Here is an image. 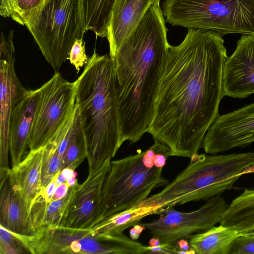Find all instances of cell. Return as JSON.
Returning <instances> with one entry per match:
<instances>
[{
	"instance_id": "obj_1",
	"label": "cell",
	"mask_w": 254,
	"mask_h": 254,
	"mask_svg": "<svg viewBox=\"0 0 254 254\" xmlns=\"http://www.w3.org/2000/svg\"><path fill=\"white\" fill-rule=\"evenodd\" d=\"M224 44L217 32L188 29L181 44L169 46L147 132L169 148L170 156L198 153L219 115Z\"/></svg>"
},
{
	"instance_id": "obj_2",
	"label": "cell",
	"mask_w": 254,
	"mask_h": 254,
	"mask_svg": "<svg viewBox=\"0 0 254 254\" xmlns=\"http://www.w3.org/2000/svg\"><path fill=\"white\" fill-rule=\"evenodd\" d=\"M160 3L150 6L112 59L123 143L148 132L170 44Z\"/></svg>"
},
{
	"instance_id": "obj_3",
	"label": "cell",
	"mask_w": 254,
	"mask_h": 254,
	"mask_svg": "<svg viewBox=\"0 0 254 254\" xmlns=\"http://www.w3.org/2000/svg\"><path fill=\"white\" fill-rule=\"evenodd\" d=\"M85 65L75 83L91 175L111 162L123 142L113 61L94 51Z\"/></svg>"
},
{
	"instance_id": "obj_4",
	"label": "cell",
	"mask_w": 254,
	"mask_h": 254,
	"mask_svg": "<svg viewBox=\"0 0 254 254\" xmlns=\"http://www.w3.org/2000/svg\"><path fill=\"white\" fill-rule=\"evenodd\" d=\"M190 163L159 192L136 206L156 210L191 201L208 200L231 189L243 176L254 173V152L194 154Z\"/></svg>"
},
{
	"instance_id": "obj_5",
	"label": "cell",
	"mask_w": 254,
	"mask_h": 254,
	"mask_svg": "<svg viewBox=\"0 0 254 254\" xmlns=\"http://www.w3.org/2000/svg\"><path fill=\"white\" fill-rule=\"evenodd\" d=\"M162 9L173 26L254 36V0H164Z\"/></svg>"
},
{
	"instance_id": "obj_6",
	"label": "cell",
	"mask_w": 254,
	"mask_h": 254,
	"mask_svg": "<svg viewBox=\"0 0 254 254\" xmlns=\"http://www.w3.org/2000/svg\"><path fill=\"white\" fill-rule=\"evenodd\" d=\"M162 169L153 165L144 151L111 161L103 184L96 224L135 206L153 190L165 186L168 180L163 177Z\"/></svg>"
},
{
	"instance_id": "obj_7",
	"label": "cell",
	"mask_w": 254,
	"mask_h": 254,
	"mask_svg": "<svg viewBox=\"0 0 254 254\" xmlns=\"http://www.w3.org/2000/svg\"><path fill=\"white\" fill-rule=\"evenodd\" d=\"M25 26L55 72L68 59L74 41L84 35L78 0H47Z\"/></svg>"
},
{
	"instance_id": "obj_8",
	"label": "cell",
	"mask_w": 254,
	"mask_h": 254,
	"mask_svg": "<svg viewBox=\"0 0 254 254\" xmlns=\"http://www.w3.org/2000/svg\"><path fill=\"white\" fill-rule=\"evenodd\" d=\"M228 206L223 197L216 196L207 200L197 210L181 212L174 206L167 207L161 209L157 219L139 224L148 230L152 238L157 239L160 245L171 246L215 226Z\"/></svg>"
},
{
	"instance_id": "obj_9",
	"label": "cell",
	"mask_w": 254,
	"mask_h": 254,
	"mask_svg": "<svg viewBox=\"0 0 254 254\" xmlns=\"http://www.w3.org/2000/svg\"><path fill=\"white\" fill-rule=\"evenodd\" d=\"M40 90L29 151L46 145L76 104L75 81H67L59 72H55Z\"/></svg>"
},
{
	"instance_id": "obj_10",
	"label": "cell",
	"mask_w": 254,
	"mask_h": 254,
	"mask_svg": "<svg viewBox=\"0 0 254 254\" xmlns=\"http://www.w3.org/2000/svg\"><path fill=\"white\" fill-rule=\"evenodd\" d=\"M13 31L1 33L0 51V179L8 175L9 126L12 113L28 90L21 83L14 67Z\"/></svg>"
},
{
	"instance_id": "obj_11",
	"label": "cell",
	"mask_w": 254,
	"mask_h": 254,
	"mask_svg": "<svg viewBox=\"0 0 254 254\" xmlns=\"http://www.w3.org/2000/svg\"><path fill=\"white\" fill-rule=\"evenodd\" d=\"M254 142V103L219 115L204 136L205 153L217 154Z\"/></svg>"
},
{
	"instance_id": "obj_12",
	"label": "cell",
	"mask_w": 254,
	"mask_h": 254,
	"mask_svg": "<svg viewBox=\"0 0 254 254\" xmlns=\"http://www.w3.org/2000/svg\"><path fill=\"white\" fill-rule=\"evenodd\" d=\"M111 162L105 164L79 184L64 227L87 230L96 224L100 214L103 184Z\"/></svg>"
},
{
	"instance_id": "obj_13",
	"label": "cell",
	"mask_w": 254,
	"mask_h": 254,
	"mask_svg": "<svg viewBox=\"0 0 254 254\" xmlns=\"http://www.w3.org/2000/svg\"><path fill=\"white\" fill-rule=\"evenodd\" d=\"M225 96L244 98L254 93V36L243 35L223 68Z\"/></svg>"
},
{
	"instance_id": "obj_14",
	"label": "cell",
	"mask_w": 254,
	"mask_h": 254,
	"mask_svg": "<svg viewBox=\"0 0 254 254\" xmlns=\"http://www.w3.org/2000/svg\"><path fill=\"white\" fill-rule=\"evenodd\" d=\"M40 93V88L28 90L12 113L9 135L12 168L17 166L29 152L30 136Z\"/></svg>"
},
{
	"instance_id": "obj_15",
	"label": "cell",
	"mask_w": 254,
	"mask_h": 254,
	"mask_svg": "<svg viewBox=\"0 0 254 254\" xmlns=\"http://www.w3.org/2000/svg\"><path fill=\"white\" fill-rule=\"evenodd\" d=\"M161 0H116L113 6L106 38L111 59L124 41L137 25L150 6Z\"/></svg>"
},
{
	"instance_id": "obj_16",
	"label": "cell",
	"mask_w": 254,
	"mask_h": 254,
	"mask_svg": "<svg viewBox=\"0 0 254 254\" xmlns=\"http://www.w3.org/2000/svg\"><path fill=\"white\" fill-rule=\"evenodd\" d=\"M43 151V147L30 151L17 166L10 169L8 176L11 188L22 200L29 214L32 203L42 190Z\"/></svg>"
},
{
	"instance_id": "obj_17",
	"label": "cell",
	"mask_w": 254,
	"mask_h": 254,
	"mask_svg": "<svg viewBox=\"0 0 254 254\" xmlns=\"http://www.w3.org/2000/svg\"><path fill=\"white\" fill-rule=\"evenodd\" d=\"M8 176L0 179V226L18 235H32L35 231L30 214L11 188Z\"/></svg>"
},
{
	"instance_id": "obj_18",
	"label": "cell",
	"mask_w": 254,
	"mask_h": 254,
	"mask_svg": "<svg viewBox=\"0 0 254 254\" xmlns=\"http://www.w3.org/2000/svg\"><path fill=\"white\" fill-rule=\"evenodd\" d=\"M78 183L70 186L67 194L56 199H47L40 193L34 200L30 211L33 228L36 230L44 227H64L73 201Z\"/></svg>"
},
{
	"instance_id": "obj_19",
	"label": "cell",
	"mask_w": 254,
	"mask_h": 254,
	"mask_svg": "<svg viewBox=\"0 0 254 254\" xmlns=\"http://www.w3.org/2000/svg\"><path fill=\"white\" fill-rule=\"evenodd\" d=\"M239 235L237 230L220 224L188 238L195 254H229L231 244Z\"/></svg>"
},
{
	"instance_id": "obj_20",
	"label": "cell",
	"mask_w": 254,
	"mask_h": 254,
	"mask_svg": "<svg viewBox=\"0 0 254 254\" xmlns=\"http://www.w3.org/2000/svg\"><path fill=\"white\" fill-rule=\"evenodd\" d=\"M153 214H157L155 209L135 205L104 219L89 229V232L95 238L123 234L125 230L139 224L143 218Z\"/></svg>"
},
{
	"instance_id": "obj_21",
	"label": "cell",
	"mask_w": 254,
	"mask_h": 254,
	"mask_svg": "<svg viewBox=\"0 0 254 254\" xmlns=\"http://www.w3.org/2000/svg\"><path fill=\"white\" fill-rule=\"evenodd\" d=\"M83 33L93 32L106 37L112 11L116 0H78Z\"/></svg>"
},
{
	"instance_id": "obj_22",
	"label": "cell",
	"mask_w": 254,
	"mask_h": 254,
	"mask_svg": "<svg viewBox=\"0 0 254 254\" xmlns=\"http://www.w3.org/2000/svg\"><path fill=\"white\" fill-rule=\"evenodd\" d=\"M219 223L238 232L254 227V189H245L235 198Z\"/></svg>"
},
{
	"instance_id": "obj_23",
	"label": "cell",
	"mask_w": 254,
	"mask_h": 254,
	"mask_svg": "<svg viewBox=\"0 0 254 254\" xmlns=\"http://www.w3.org/2000/svg\"><path fill=\"white\" fill-rule=\"evenodd\" d=\"M86 158L85 138L77 105L68 143L63 155L62 171L64 169L74 170Z\"/></svg>"
},
{
	"instance_id": "obj_24",
	"label": "cell",
	"mask_w": 254,
	"mask_h": 254,
	"mask_svg": "<svg viewBox=\"0 0 254 254\" xmlns=\"http://www.w3.org/2000/svg\"><path fill=\"white\" fill-rule=\"evenodd\" d=\"M47 0H16L11 18L22 25H26L38 12Z\"/></svg>"
},
{
	"instance_id": "obj_25",
	"label": "cell",
	"mask_w": 254,
	"mask_h": 254,
	"mask_svg": "<svg viewBox=\"0 0 254 254\" xmlns=\"http://www.w3.org/2000/svg\"><path fill=\"white\" fill-rule=\"evenodd\" d=\"M26 253L25 248L17 236L0 226V254H19Z\"/></svg>"
},
{
	"instance_id": "obj_26",
	"label": "cell",
	"mask_w": 254,
	"mask_h": 254,
	"mask_svg": "<svg viewBox=\"0 0 254 254\" xmlns=\"http://www.w3.org/2000/svg\"><path fill=\"white\" fill-rule=\"evenodd\" d=\"M68 59L70 63L74 66L77 72L86 64L88 59L85 54V45L83 38L77 39L74 42L70 51Z\"/></svg>"
},
{
	"instance_id": "obj_27",
	"label": "cell",
	"mask_w": 254,
	"mask_h": 254,
	"mask_svg": "<svg viewBox=\"0 0 254 254\" xmlns=\"http://www.w3.org/2000/svg\"><path fill=\"white\" fill-rule=\"evenodd\" d=\"M229 254H254V237L239 235L231 244Z\"/></svg>"
},
{
	"instance_id": "obj_28",
	"label": "cell",
	"mask_w": 254,
	"mask_h": 254,
	"mask_svg": "<svg viewBox=\"0 0 254 254\" xmlns=\"http://www.w3.org/2000/svg\"><path fill=\"white\" fill-rule=\"evenodd\" d=\"M16 0H0V14L4 17L11 16L14 12Z\"/></svg>"
},
{
	"instance_id": "obj_29",
	"label": "cell",
	"mask_w": 254,
	"mask_h": 254,
	"mask_svg": "<svg viewBox=\"0 0 254 254\" xmlns=\"http://www.w3.org/2000/svg\"><path fill=\"white\" fill-rule=\"evenodd\" d=\"M70 186L67 182L58 185L51 199H61L65 196L67 194Z\"/></svg>"
},
{
	"instance_id": "obj_30",
	"label": "cell",
	"mask_w": 254,
	"mask_h": 254,
	"mask_svg": "<svg viewBox=\"0 0 254 254\" xmlns=\"http://www.w3.org/2000/svg\"><path fill=\"white\" fill-rule=\"evenodd\" d=\"M144 229L145 228L140 224H138L133 226L129 231L130 238L132 240H136Z\"/></svg>"
},
{
	"instance_id": "obj_31",
	"label": "cell",
	"mask_w": 254,
	"mask_h": 254,
	"mask_svg": "<svg viewBox=\"0 0 254 254\" xmlns=\"http://www.w3.org/2000/svg\"><path fill=\"white\" fill-rule=\"evenodd\" d=\"M239 235L254 237V227L239 232Z\"/></svg>"
}]
</instances>
